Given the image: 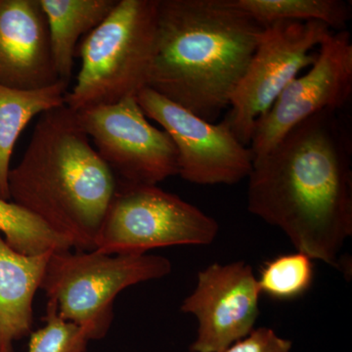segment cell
<instances>
[{
  "label": "cell",
  "instance_id": "cell-1",
  "mask_svg": "<svg viewBox=\"0 0 352 352\" xmlns=\"http://www.w3.org/2000/svg\"><path fill=\"white\" fill-rule=\"evenodd\" d=\"M352 138L340 111L303 120L254 157L248 210L281 229L296 251L340 270L352 235Z\"/></svg>",
  "mask_w": 352,
  "mask_h": 352
},
{
  "label": "cell",
  "instance_id": "cell-2",
  "mask_svg": "<svg viewBox=\"0 0 352 352\" xmlns=\"http://www.w3.org/2000/svg\"><path fill=\"white\" fill-rule=\"evenodd\" d=\"M263 30L233 0H157L147 87L215 122L229 107Z\"/></svg>",
  "mask_w": 352,
  "mask_h": 352
},
{
  "label": "cell",
  "instance_id": "cell-3",
  "mask_svg": "<svg viewBox=\"0 0 352 352\" xmlns=\"http://www.w3.org/2000/svg\"><path fill=\"white\" fill-rule=\"evenodd\" d=\"M116 188L117 178L66 104L39 116L8 175L10 201L78 252L94 251Z\"/></svg>",
  "mask_w": 352,
  "mask_h": 352
},
{
  "label": "cell",
  "instance_id": "cell-4",
  "mask_svg": "<svg viewBox=\"0 0 352 352\" xmlns=\"http://www.w3.org/2000/svg\"><path fill=\"white\" fill-rule=\"evenodd\" d=\"M156 29L157 0H118L76 48L82 68L66 106L80 112L136 97L147 87Z\"/></svg>",
  "mask_w": 352,
  "mask_h": 352
},
{
  "label": "cell",
  "instance_id": "cell-5",
  "mask_svg": "<svg viewBox=\"0 0 352 352\" xmlns=\"http://www.w3.org/2000/svg\"><path fill=\"white\" fill-rule=\"evenodd\" d=\"M69 251L51 252L41 289L60 316L82 328L89 340L107 335L120 292L171 272L164 256Z\"/></svg>",
  "mask_w": 352,
  "mask_h": 352
},
{
  "label": "cell",
  "instance_id": "cell-6",
  "mask_svg": "<svg viewBox=\"0 0 352 352\" xmlns=\"http://www.w3.org/2000/svg\"><path fill=\"white\" fill-rule=\"evenodd\" d=\"M219 230L217 220L157 185L117 180L94 251L145 254L171 245H210Z\"/></svg>",
  "mask_w": 352,
  "mask_h": 352
},
{
  "label": "cell",
  "instance_id": "cell-7",
  "mask_svg": "<svg viewBox=\"0 0 352 352\" xmlns=\"http://www.w3.org/2000/svg\"><path fill=\"white\" fill-rule=\"evenodd\" d=\"M323 23L281 21L264 28L244 76L234 90L222 122L243 144H251L256 122L303 69L311 66V52L331 34Z\"/></svg>",
  "mask_w": 352,
  "mask_h": 352
},
{
  "label": "cell",
  "instance_id": "cell-8",
  "mask_svg": "<svg viewBox=\"0 0 352 352\" xmlns=\"http://www.w3.org/2000/svg\"><path fill=\"white\" fill-rule=\"evenodd\" d=\"M76 113L118 182L157 185L178 175L175 143L164 129L148 122L136 97Z\"/></svg>",
  "mask_w": 352,
  "mask_h": 352
},
{
  "label": "cell",
  "instance_id": "cell-9",
  "mask_svg": "<svg viewBox=\"0 0 352 352\" xmlns=\"http://www.w3.org/2000/svg\"><path fill=\"white\" fill-rule=\"evenodd\" d=\"M146 117L170 136L177 151L178 175L198 185H233L249 177L254 154L223 122H207L145 87L136 95Z\"/></svg>",
  "mask_w": 352,
  "mask_h": 352
},
{
  "label": "cell",
  "instance_id": "cell-10",
  "mask_svg": "<svg viewBox=\"0 0 352 352\" xmlns=\"http://www.w3.org/2000/svg\"><path fill=\"white\" fill-rule=\"evenodd\" d=\"M352 94V43L347 30L331 32L319 46L305 75L289 83L268 112L256 122L254 157L270 151L294 127L323 112L340 111Z\"/></svg>",
  "mask_w": 352,
  "mask_h": 352
},
{
  "label": "cell",
  "instance_id": "cell-11",
  "mask_svg": "<svg viewBox=\"0 0 352 352\" xmlns=\"http://www.w3.org/2000/svg\"><path fill=\"white\" fill-rule=\"evenodd\" d=\"M261 295L258 279L245 261L214 263L200 271L196 289L180 308L198 320L190 351H223L249 336L258 320Z\"/></svg>",
  "mask_w": 352,
  "mask_h": 352
},
{
  "label": "cell",
  "instance_id": "cell-12",
  "mask_svg": "<svg viewBox=\"0 0 352 352\" xmlns=\"http://www.w3.org/2000/svg\"><path fill=\"white\" fill-rule=\"evenodd\" d=\"M39 0H0V85L34 90L59 82Z\"/></svg>",
  "mask_w": 352,
  "mask_h": 352
},
{
  "label": "cell",
  "instance_id": "cell-13",
  "mask_svg": "<svg viewBox=\"0 0 352 352\" xmlns=\"http://www.w3.org/2000/svg\"><path fill=\"white\" fill-rule=\"evenodd\" d=\"M51 252L20 254L0 233V352H14V342L31 335L34 296Z\"/></svg>",
  "mask_w": 352,
  "mask_h": 352
},
{
  "label": "cell",
  "instance_id": "cell-14",
  "mask_svg": "<svg viewBox=\"0 0 352 352\" xmlns=\"http://www.w3.org/2000/svg\"><path fill=\"white\" fill-rule=\"evenodd\" d=\"M47 21L51 51L60 80L73 73L80 36L98 27L118 0H39Z\"/></svg>",
  "mask_w": 352,
  "mask_h": 352
},
{
  "label": "cell",
  "instance_id": "cell-15",
  "mask_svg": "<svg viewBox=\"0 0 352 352\" xmlns=\"http://www.w3.org/2000/svg\"><path fill=\"white\" fill-rule=\"evenodd\" d=\"M69 83L59 80L50 87L20 90L0 85V199L10 201L8 175L14 147L36 116L65 105Z\"/></svg>",
  "mask_w": 352,
  "mask_h": 352
},
{
  "label": "cell",
  "instance_id": "cell-16",
  "mask_svg": "<svg viewBox=\"0 0 352 352\" xmlns=\"http://www.w3.org/2000/svg\"><path fill=\"white\" fill-rule=\"evenodd\" d=\"M259 25L265 28L281 21L321 22L331 30H346L352 8L344 0H233Z\"/></svg>",
  "mask_w": 352,
  "mask_h": 352
},
{
  "label": "cell",
  "instance_id": "cell-17",
  "mask_svg": "<svg viewBox=\"0 0 352 352\" xmlns=\"http://www.w3.org/2000/svg\"><path fill=\"white\" fill-rule=\"evenodd\" d=\"M0 233L15 251L25 256L68 251L72 245L43 222L11 201L0 199Z\"/></svg>",
  "mask_w": 352,
  "mask_h": 352
},
{
  "label": "cell",
  "instance_id": "cell-18",
  "mask_svg": "<svg viewBox=\"0 0 352 352\" xmlns=\"http://www.w3.org/2000/svg\"><path fill=\"white\" fill-rule=\"evenodd\" d=\"M314 275L311 258L298 252L264 263L258 283L261 293L274 300H295L310 289Z\"/></svg>",
  "mask_w": 352,
  "mask_h": 352
},
{
  "label": "cell",
  "instance_id": "cell-19",
  "mask_svg": "<svg viewBox=\"0 0 352 352\" xmlns=\"http://www.w3.org/2000/svg\"><path fill=\"white\" fill-rule=\"evenodd\" d=\"M43 320L44 327L31 333L28 352H85L88 342L85 331L58 314L54 302L48 300Z\"/></svg>",
  "mask_w": 352,
  "mask_h": 352
},
{
  "label": "cell",
  "instance_id": "cell-20",
  "mask_svg": "<svg viewBox=\"0 0 352 352\" xmlns=\"http://www.w3.org/2000/svg\"><path fill=\"white\" fill-rule=\"evenodd\" d=\"M292 346L291 340L279 337L272 329L261 327L220 352H291Z\"/></svg>",
  "mask_w": 352,
  "mask_h": 352
}]
</instances>
